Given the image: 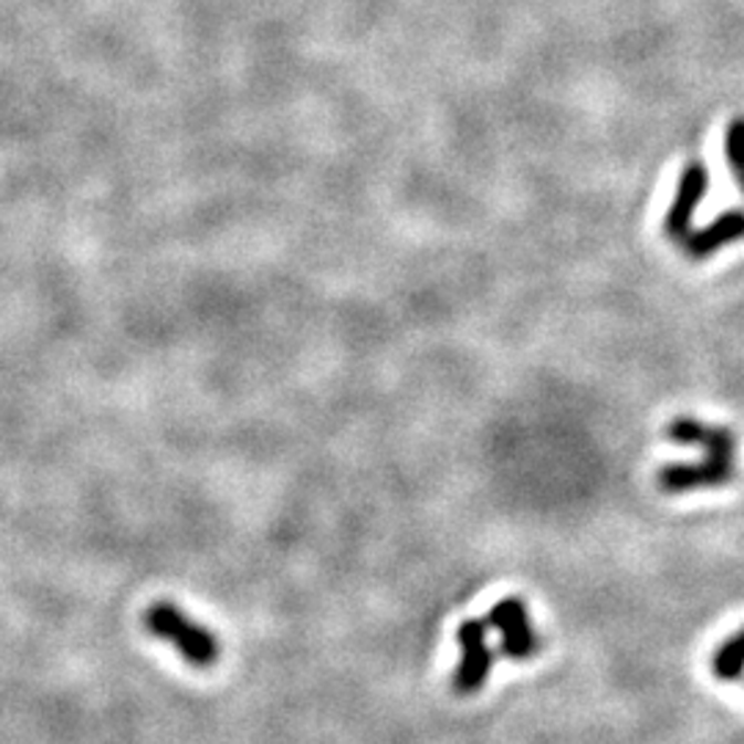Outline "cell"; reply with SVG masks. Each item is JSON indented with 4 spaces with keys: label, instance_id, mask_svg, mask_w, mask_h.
Listing matches in <instances>:
<instances>
[{
    "label": "cell",
    "instance_id": "obj_1",
    "mask_svg": "<svg viewBox=\"0 0 744 744\" xmlns=\"http://www.w3.org/2000/svg\"><path fill=\"white\" fill-rule=\"evenodd\" d=\"M144 629L160 642H169L177 653L196 670H210L221 659V640L212 629L182 612L175 601L149 604L144 612Z\"/></svg>",
    "mask_w": 744,
    "mask_h": 744
},
{
    "label": "cell",
    "instance_id": "obj_2",
    "mask_svg": "<svg viewBox=\"0 0 744 744\" xmlns=\"http://www.w3.org/2000/svg\"><path fill=\"white\" fill-rule=\"evenodd\" d=\"M489 620L467 618L455 631V640L461 646V659L452 670V690L455 695L469 698L478 695L494 670V648L489 642Z\"/></svg>",
    "mask_w": 744,
    "mask_h": 744
},
{
    "label": "cell",
    "instance_id": "obj_3",
    "mask_svg": "<svg viewBox=\"0 0 744 744\" xmlns=\"http://www.w3.org/2000/svg\"><path fill=\"white\" fill-rule=\"evenodd\" d=\"M489 626L500 635V651L507 659H533L541 651V635L535 631L530 609L522 596H505L489 612Z\"/></svg>",
    "mask_w": 744,
    "mask_h": 744
},
{
    "label": "cell",
    "instance_id": "obj_4",
    "mask_svg": "<svg viewBox=\"0 0 744 744\" xmlns=\"http://www.w3.org/2000/svg\"><path fill=\"white\" fill-rule=\"evenodd\" d=\"M736 455L723 452H706V458L698 463H664L657 474V485L664 494H687L698 489H714L734 480Z\"/></svg>",
    "mask_w": 744,
    "mask_h": 744
},
{
    "label": "cell",
    "instance_id": "obj_5",
    "mask_svg": "<svg viewBox=\"0 0 744 744\" xmlns=\"http://www.w3.org/2000/svg\"><path fill=\"white\" fill-rule=\"evenodd\" d=\"M709 190V171L701 160H692L679 177V188H675L673 205L668 207L664 216V232L675 240H684L692 232V218H695L698 207H701L703 196Z\"/></svg>",
    "mask_w": 744,
    "mask_h": 744
},
{
    "label": "cell",
    "instance_id": "obj_6",
    "mask_svg": "<svg viewBox=\"0 0 744 744\" xmlns=\"http://www.w3.org/2000/svg\"><path fill=\"white\" fill-rule=\"evenodd\" d=\"M744 240V210H729L701 227L698 232H690L684 238L687 254L692 260H706V256L717 254L729 243H740Z\"/></svg>",
    "mask_w": 744,
    "mask_h": 744
},
{
    "label": "cell",
    "instance_id": "obj_7",
    "mask_svg": "<svg viewBox=\"0 0 744 744\" xmlns=\"http://www.w3.org/2000/svg\"><path fill=\"white\" fill-rule=\"evenodd\" d=\"M712 673L720 681H740L744 675V629L731 635L712 657Z\"/></svg>",
    "mask_w": 744,
    "mask_h": 744
},
{
    "label": "cell",
    "instance_id": "obj_8",
    "mask_svg": "<svg viewBox=\"0 0 744 744\" xmlns=\"http://www.w3.org/2000/svg\"><path fill=\"white\" fill-rule=\"evenodd\" d=\"M725 158L734 177L744 175V116H736L725 130Z\"/></svg>",
    "mask_w": 744,
    "mask_h": 744
},
{
    "label": "cell",
    "instance_id": "obj_9",
    "mask_svg": "<svg viewBox=\"0 0 744 744\" xmlns=\"http://www.w3.org/2000/svg\"><path fill=\"white\" fill-rule=\"evenodd\" d=\"M736 182H740V188H742V193H744V175L736 177Z\"/></svg>",
    "mask_w": 744,
    "mask_h": 744
}]
</instances>
